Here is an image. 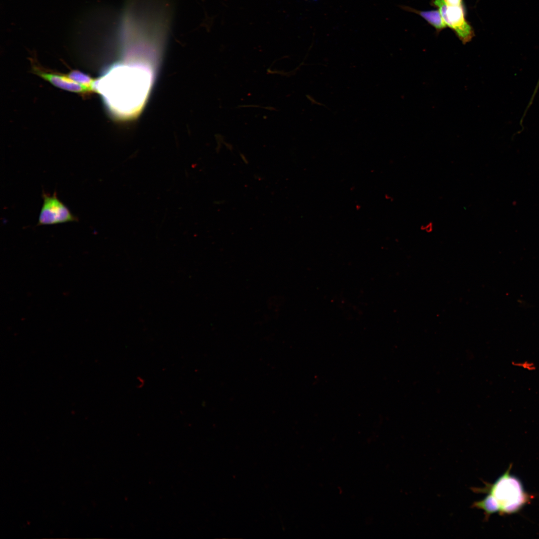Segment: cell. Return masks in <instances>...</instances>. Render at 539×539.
<instances>
[{
    "mask_svg": "<svg viewBox=\"0 0 539 539\" xmlns=\"http://www.w3.org/2000/svg\"><path fill=\"white\" fill-rule=\"evenodd\" d=\"M125 56L122 61L104 69L93 85L109 113L120 120L132 119L142 112L155 81L157 65L146 58Z\"/></svg>",
    "mask_w": 539,
    "mask_h": 539,
    "instance_id": "1",
    "label": "cell"
},
{
    "mask_svg": "<svg viewBox=\"0 0 539 539\" xmlns=\"http://www.w3.org/2000/svg\"><path fill=\"white\" fill-rule=\"evenodd\" d=\"M509 469L494 484L486 483L484 488H474L473 491L488 493L493 496L500 507V515L510 514L519 511L530 499L520 481L510 474Z\"/></svg>",
    "mask_w": 539,
    "mask_h": 539,
    "instance_id": "2",
    "label": "cell"
},
{
    "mask_svg": "<svg viewBox=\"0 0 539 539\" xmlns=\"http://www.w3.org/2000/svg\"><path fill=\"white\" fill-rule=\"evenodd\" d=\"M430 5L438 8L446 26L454 32L463 44L469 42L475 36L473 27L466 19L464 4L450 6L444 0H431Z\"/></svg>",
    "mask_w": 539,
    "mask_h": 539,
    "instance_id": "3",
    "label": "cell"
},
{
    "mask_svg": "<svg viewBox=\"0 0 539 539\" xmlns=\"http://www.w3.org/2000/svg\"><path fill=\"white\" fill-rule=\"evenodd\" d=\"M43 204L38 217L37 226L53 225L78 221L69 208L57 197L56 192L52 195L42 192Z\"/></svg>",
    "mask_w": 539,
    "mask_h": 539,
    "instance_id": "4",
    "label": "cell"
},
{
    "mask_svg": "<svg viewBox=\"0 0 539 539\" xmlns=\"http://www.w3.org/2000/svg\"><path fill=\"white\" fill-rule=\"evenodd\" d=\"M33 69L37 75L60 89L83 95H87L94 92L92 89L73 81L68 75L45 70L36 64L33 65Z\"/></svg>",
    "mask_w": 539,
    "mask_h": 539,
    "instance_id": "5",
    "label": "cell"
},
{
    "mask_svg": "<svg viewBox=\"0 0 539 539\" xmlns=\"http://www.w3.org/2000/svg\"><path fill=\"white\" fill-rule=\"evenodd\" d=\"M401 7L406 11L419 15L435 29L436 32L438 34L447 27L438 9L420 10L408 6H401Z\"/></svg>",
    "mask_w": 539,
    "mask_h": 539,
    "instance_id": "6",
    "label": "cell"
},
{
    "mask_svg": "<svg viewBox=\"0 0 539 539\" xmlns=\"http://www.w3.org/2000/svg\"><path fill=\"white\" fill-rule=\"evenodd\" d=\"M473 507L483 510L486 514V518L491 514L499 512L500 507L493 496L490 494L488 495L482 500L474 503Z\"/></svg>",
    "mask_w": 539,
    "mask_h": 539,
    "instance_id": "7",
    "label": "cell"
},
{
    "mask_svg": "<svg viewBox=\"0 0 539 539\" xmlns=\"http://www.w3.org/2000/svg\"><path fill=\"white\" fill-rule=\"evenodd\" d=\"M68 76L73 81L93 89V85L95 79H93L88 74L80 71L74 70L70 71Z\"/></svg>",
    "mask_w": 539,
    "mask_h": 539,
    "instance_id": "8",
    "label": "cell"
},
{
    "mask_svg": "<svg viewBox=\"0 0 539 539\" xmlns=\"http://www.w3.org/2000/svg\"><path fill=\"white\" fill-rule=\"evenodd\" d=\"M539 79L538 80L536 86V87L535 88V89H534V90L533 91V94H532V95L531 96V99L530 100V101H529V103H528V105H527V107L526 108V110H525V112H524V114H523V115L522 116V118L521 119V121H524L525 117L526 116L529 109L532 106V104H533V103L534 102V99H535V98L536 97V94H537V93L538 92V91L539 90Z\"/></svg>",
    "mask_w": 539,
    "mask_h": 539,
    "instance_id": "9",
    "label": "cell"
},
{
    "mask_svg": "<svg viewBox=\"0 0 539 539\" xmlns=\"http://www.w3.org/2000/svg\"><path fill=\"white\" fill-rule=\"evenodd\" d=\"M420 229L421 230L425 231L427 233H431L434 229L433 223L432 222H429L426 224L422 225Z\"/></svg>",
    "mask_w": 539,
    "mask_h": 539,
    "instance_id": "10",
    "label": "cell"
},
{
    "mask_svg": "<svg viewBox=\"0 0 539 539\" xmlns=\"http://www.w3.org/2000/svg\"><path fill=\"white\" fill-rule=\"evenodd\" d=\"M446 3L450 6H459L463 5V0H444Z\"/></svg>",
    "mask_w": 539,
    "mask_h": 539,
    "instance_id": "11",
    "label": "cell"
},
{
    "mask_svg": "<svg viewBox=\"0 0 539 539\" xmlns=\"http://www.w3.org/2000/svg\"></svg>",
    "mask_w": 539,
    "mask_h": 539,
    "instance_id": "12",
    "label": "cell"
}]
</instances>
